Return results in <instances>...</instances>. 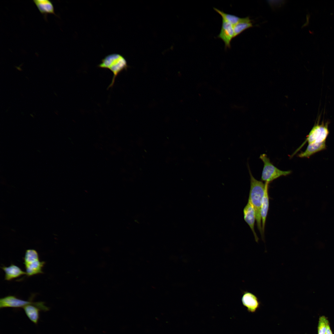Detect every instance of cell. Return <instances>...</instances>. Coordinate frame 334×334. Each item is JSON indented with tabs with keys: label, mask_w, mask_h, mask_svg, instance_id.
<instances>
[{
	"label": "cell",
	"mask_w": 334,
	"mask_h": 334,
	"mask_svg": "<svg viewBox=\"0 0 334 334\" xmlns=\"http://www.w3.org/2000/svg\"><path fill=\"white\" fill-rule=\"evenodd\" d=\"M33 2L40 12L44 16L45 20L47 19V15L48 14H52L57 16L54 12L53 5L50 1L33 0Z\"/></svg>",
	"instance_id": "9"
},
{
	"label": "cell",
	"mask_w": 334,
	"mask_h": 334,
	"mask_svg": "<svg viewBox=\"0 0 334 334\" xmlns=\"http://www.w3.org/2000/svg\"><path fill=\"white\" fill-rule=\"evenodd\" d=\"M329 324V322L326 317L320 316L319 319L318 326V334H325Z\"/></svg>",
	"instance_id": "17"
},
{
	"label": "cell",
	"mask_w": 334,
	"mask_h": 334,
	"mask_svg": "<svg viewBox=\"0 0 334 334\" xmlns=\"http://www.w3.org/2000/svg\"><path fill=\"white\" fill-rule=\"evenodd\" d=\"M45 263L44 261H40L39 259L33 260L28 262L24 263L26 269V275L29 276L43 273L42 268Z\"/></svg>",
	"instance_id": "10"
},
{
	"label": "cell",
	"mask_w": 334,
	"mask_h": 334,
	"mask_svg": "<svg viewBox=\"0 0 334 334\" xmlns=\"http://www.w3.org/2000/svg\"><path fill=\"white\" fill-rule=\"evenodd\" d=\"M248 166L250 177V189L248 200L250 201L255 209L257 228L263 240L264 234L262 229L260 209L265 189L266 183H264L262 181L256 179L251 173L249 165Z\"/></svg>",
	"instance_id": "1"
},
{
	"label": "cell",
	"mask_w": 334,
	"mask_h": 334,
	"mask_svg": "<svg viewBox=\"0 0 334 334\" xmlns=\"http://www.w3.org/2000/svg\"><path fill=\"white\" fill-rule=\"evenodd\" d=\"M259 158L264 164L261 179L265 182L269 183L281 176L289 175L292 172L291 170L283 171L276 167L265 154H261Z\"/></svg>",
	"instance_id": "3"
},
{
	"label": "cell",
	"mask_w": 334,
	"mask_h": 334,
	"mask_svg": "<svg viewBox=\"0 0 334 334\" xmlns=\"http://www.w3.org/2000/svg\"><path fill=\"white\" fill-rule=\"evenodd\" d=\"M325 334H333L330 328L329 324L327 327Z\"/></svg>",
	"instance_id": "18"
},
{
	"label": "cell",
	"mask_w": 334,
	"mask_h": 334,
	"mask_svg": "<svg viewBox=\"0 0 334 334\" xmlns=\"http://www.w3.org/2000/svg\"><path fill=\"white\" fill-rule=\"evenodd\" d=\"M329 133L327 124H317L314 126L306 136V141L309 143H318L326 142Z\"/></svg>",
	"instance_id": "5"
},
{
	"label": "cell",
	"mask_w": 334,
	"mask_h": 334,
	"mask_svg": "<svg viewBox=\"0 0 334 334\" xmlns=\"http://www.w3.org/2000/svg\"><path fill=\"white\" fill-rule=\"evenodd\" d=\"M243 212L244 220L250 228L255 241L258 242L259 238L254 229L255 221L256 220L255 211L253 205L249 200L243 209Z\"/></svg>",
	"instance_id": "6"
},
{
	"label": "cell",
	"mask_w": 334,
	"mask_h": 334,
	"mask_svg": "<svg viewBox=\"0 0 334 334\" xmlns=\"http://www.w3.org/2000/svg\"><path fill=\"white\" fill-rule=\"evenodd\" d=\"M266 183V187L263 197L261 209L260 214L262 221V229L264 234L266 219L268 213L269 206V198L268 194L269 183Z\"/></svg>",
	"instance_id": "11"
},
{
	"label": "cell",
	"mask_w": 334,
	"mask_h": 334,
	"mask_svg": "<svg viewBox=\"0 0 334 334\" xmlns=\"http://www.w3.org/2000/svg\"><path fill=\"white\" fill-rule=\"evenodd\" d=\"M1 268L5 272V280L7 281L11 280L22 275H26V272L13 263L8 267L3 266Z\"/></svg>",
	"instance_id": "12"
},
{
	"label": "cell",
	"mask_w": 334,
	"mask_h": 334,
	"mask_svg": "<svg viewBox=\"0 0 334 334\" xmlns=\"http://www.w3.org/2000/svg\"><path fill=\"white\" fill-rule=\"evenodd\" d=\"M213 9L216 11L221 15L222 19L229 23L233 26L242 21L244 19V18H240L234 15L225 13L215 7L213 8Z\"/></svg>",
	"instance_id": "16"
},
{
	"label": "cell",
	"mask_w": 334,
	"mask_h": 334,
	"mask_svg": "<svg viewBox=\"0 0 334 334\" xmlns=\"http://www.w3.org/2000/svg\"><path fill=\"white\" fill-rule=\"evenodd\" d=\"M44 302H34L32 299L28 301L23 300L13 295H8L0 299V308L6 307L15 308H23L30 304L33 305L43 311H48L49 308L45 306Z\"/></svg>",
	"instance_id": "4"
},
{
	"label": "cell",
	"mask_w": 334,
	"mask_h": 334,
	"mask_svg": "<svg viewBox=\"0 0 334 334\" xmlns=\"http://www.w3.org/2000/svg\"><path fill=\"white\" fill-rule=\"evenodd\" d=\"M326 148V142L318 143H309L303 152L298 155L301 158H309L313 154Z\"/></svg>",
	"instance_id": "13"
},
{
	"label": "cell",
	"mask_w": 334,
	"mask_h": 334,
	"mask_svg": "<svg viewBox=\"0 0 334 334\" xmlns=\"http://www.w3.org/2000/svg\"><path fill=\"white\" fill-rule=\"evenodd\" d=\"M217 37L224 42L226 49L231 48V42L234 38L233 26L231 24L222 19V26Z\"/></svg>",
	"instance_id": "7"
},
{
	"label": "cell",
	"mask_w": 334,
	"mask_h": 334,
	"mask_svg": "<svg viewBox=\"0 0 334 334\" xmlns=\"http://www.w3.org/2000/svg\"><path fill=\"white\" fill-rule=\"evenodd\" d=\"M97 66L101 68L108 69L113 74L112 82L108 88L113 85L115 79L119 74L128 67L126 61L121 54L113 53L105 56Z\"/></svg>",
	"instance_id": "2"
},
{
	"label": "cell",
	"mask_w": 334,
	"mask_h": 334,
	"mask_svg": "<svg viewBox=\"0 0 334 334\" xmlns=\"http://www.w3.org/2000/svg\"><path fill=\"white\" fill-rule=\"evenodd\" d=\"M241 300L242 304L249 312H255L260 306V302L257 297L248 291L244 292Z\"/></svg>",
	"instance_id": "8"
},
{
	"label": "cell",
	"mask_w": 334,
	"mask_h": 334,
	"mask_svg": "<svg viewBox=\"0 0 334 334\" xmlns=\"http://www.w3.org/2000/svg\"><path fill=\"white\" fill-rule=\"evenodd\" d=\"M252 26V23L249 18H244L242 21L233 26L234 38L239 35L245 30Z\"/></svg>",
	"instance_id": "15"
},
{
	"label": "cell",
	"mask_w": 334,
	"mask_h": 334,
	"mask_svg": "<svg viewBox=\"0 0 334 334\" xmlns=\"http://www.w3.org/2000/svg\"><path fill=\"white\" fill-rule=\"evenodd\" d=\"M23 308L28 319L34 323L37 324L39 318L40 309L32 304L27 305L23 307Z\"/></svg>",
	"instance_id": "14"
}]
</instances>
